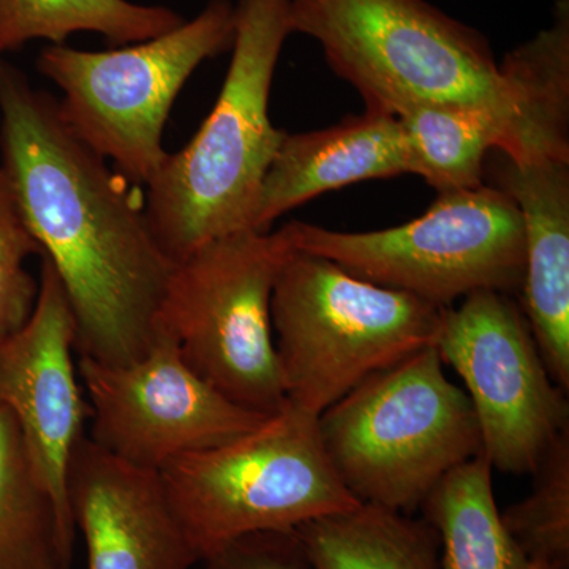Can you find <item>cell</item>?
I'll return each mask as SVG.
<instances>
[{"mask_svg":"<svg viewBox=\"0 0 569 569\" xmlns=\"http://www.w3.org/2000/svg\"><path fill=\"white\" fill-rule=\"evenodd\" d=\"M67 498L88 569H190L201 561L160 471L133 466L89 437L71 455Z\"/></svg>","mask_w":569,"mask_h":569,"instance_id":"cell-13","label":"cell"},{"mask_svg":"<svg viewBox=\"0 0 569 569\" xmlns=\"http://www.w3.org/2000/svg\"><path fill=\"white\" fill-rule=\"evenodd\" d=\"M288 24L320 44L326 61L361 93L367 110L399 116L452 107L518 123L515 92L489 41L427 0H290Z\"/></svg>","mask_w":569,"mask_h":569,"instance_id":"cell-3","label":"cell"},{"mask_svg":"<svg viewBox=\"0 0 569 569\" xmlns=\"http://www.w3.org/2000/svg\"><path fill=\"white\" fill-rule=\"evenodd\" d=\"M73 539L17 419L0 407V569H71Z\"/></svg>","mask_w":569,"mask_h":569,"instance_id":"cell-19","label":"cell"},{"mask_svg":"<svg viewBox=\"0 0 569 569\" xmlns=\"http://www.w3.org/2000/svg\"><path fill=\"white\" fill-rule=\"evenodd\" d=\"M433 347L466 385L490 467L533 473L569 429V402L550 377L522 307L500 291H475L443 309Z\"/></svg>","mask_w":569,"mask_h":569,"instance_id":"cell-10","label":"cell"},{"mask_svg":"<svg viewBox=\"0 0 569 569\" xmlns=\"http://www.w3.org/2000/svg\"><path fill=\"white\" fill-rule=\"evenodd\" d=\"M293 249L284 227L208 242L174 266L157 316V335L173 340L197 376L264 417L288 403L271 298Z\"/></svg>","mask_w":569,"mask_h":569,"instance_id":"cell-6","label":"cell"},{"mask_svg":"<svg viewBox=\"0 0 569 569\" xmlns=\"http://www.w3.org/2000/svg\"><path fill=\"white\" fill-rule=\"evenodd\" d=\"M0 167L26 224L61 280L74 350L126 366L151 350L174 264L142 200L62 118L59 102L0 56Z\"/></svg>","mask_w":569,"mask_h":569,"instance_id":"cell-1","label":"cell"},{"mask_svg":"<svg viewBox=\"0 0 569 569\" xmlns=\"http://www.w3.org/2000/svg\"><path fill=\"white\" fill-rule=\"evenodd\" d=\"M0 167V343L28 323L39 296V282L26 269V261L40 254Z\"/></svg>","mask_w":569,"mask_h":569,"instance_id":"cell-23","label":"cell"},{"mask_svg":"<svg viewBox=\"0 0 569 569\" xmlns=\"http://www.w3.org/2000/svg\"><path fill=\"white\" fill-rule=\"evenodd\" d=\"M290 0H238L230 67L212 111L146 183L144 211L162 252L179 264L208 242L253 231L264 176L283 130L269 118Z\"/></svg>","mask_w":569,"mask_h":569,"instance_id":"cell-2","label":"cell"},{"mask_svg":"<svg viewBox=\"0 0 569 569\" xmlns=\"http://www.w3.org/2000/svg\"><path fill=\"white\" fill-rule=\"evenodd\" d=\"M436 347L373 373L317 418L337 477L361 503L413 515L449 471L482 455L467 392Z\"/></svg>","mask_w":569,"mask_h":569,"instance_id":"cell-4","label":"cell"},{"mask_svg":"<svg viewBox=\"0 0 569 569\" xmlns=\"http://www.w3.org/2000/svg\"><path fill=\"white\" fill-rule=\"evenodd\" d=\"M78 377L91 407L89 438L148 470L160 471L183 455L228 443L269 418L220 395L163 335L132 365L107 366L80 356Z\"/></svg>","mask_w":569,"mask_h":569,"instance_id":"cell-11","label":"cell"},{"mask_svg":"<svg viewBox=\"0 0 569 569\" xmlns=\"http://www.w3.org/2000/svg\"><path fill=\"white\" fill-rule=\"evenodd\" d=\"M500 153V152H498ZM501 156V153H500ZM496 187L518 206L526 234L522 312L550 377L569 391V160L493 167Z\"/></svg>","mask_w":569,"mask_h":569,"instance_id":"cell-14","label":"cell"},{"mask_svg":"<svg viewBox=\"0 0 569 569\" xmlns=\"http://www.w3.org/2000/svg\"><path fill=\"white\" fill-rule=\"evenodd\" d=\"M317 418L287 403L244 436L160 470L201 561L242 535L295 530L361 505L329 462Z\"/></svg>","mask_w":569,"mask_h":569,"instance_id":"cell-7","label":"cell"},{"mask_svg":"<svg viewBox=\"0 0 569 569\" xmlns=\"http://www.w3.org/2000/svg\"><path fill=\"white\" fill-rule=\"evenodd\" d=\"M230 0H209L173 31L108 51L51 44L37 70L62 92V118L92 151L133 186H146L163 163V130L178 93L208 59L231 50Z\"/></svg>","mask_w":569,"mask_h":569,"instance_id":"cell-8","label":"cell"},{"mask_svg":"<svg viewBox=\"0 0 569 569\" xmlns=\"http://www.w3.org/2000/svg\"><path fill=\"white\" fill-rule=\"evenodd\" d=\"M441 316V307L295 247L271 298L288 403L320 417L366 378L433 346Z\"/></svg>","mask_w":569,"mask_h":569,"instance_id":"cell-5","label":"cell"},{"mask_svg":"<svg viewBox=\"0 0 569 569\" xmlns=\"http://www.w3.org/2000/svg\"><path fill=\"white\" fill-rule=\"evenodd\" d=\"M74 342L77 328L69 299L54 268L41 257L32 316L17 335L0 343V407L17 419L37 473L63 522L73 530L67 471L84 437L86 419L91 418L78 383Z\"/></svg>","mask_w":569,"mask_h":569,"instance_id":"cell-12","label":"cell"},{"mask_svg":"<svg viewBox=\"0 0 569 569\" xmlns=\"http://www.w3.org/2000/svg\"><path fill=\"white\" fill-rule=\"evenodd\" d=\"M183 21L170 7L130 0H0V56L33 40L63 44L78 32L99 33L123 47L156 39Z\"/></svg>","mask_w":569,"mask_h":569,"instance_id":"cell-21","label":"cell"},{"mask_svg":"<svg viewBox=\"0 0 569 569\" xmlns=\"http://www.w3.org/2000/svg\"><path fill=\"white\" fill-rule=\"evenodd\" d=\"M284 228L296 249L441 309L479 290L522 291V216L496 186L438 193L421 217L387 230L343 233L298 220Z\"/></svg>","mask_w":569,"mask_h":569,"instance_id":"cell-9","label":"cell"},{"mask_svg":"<svg viewBox=\"0 0 569 569\" xmlns=\"http://www.w3.org/2000/svg\"><path fill=\"white\" fill-rule=\"evenodd\" d=\"M295 531L313 569H441L436 529L377 505L309 520Z\"/></svg>","mask_w":569,"mask_h":569,"instance_id":"cell-18","label":"cell"},{"mask_svg":"<svg viewBox=\"0 0 569 569\" xmlns=\"http://www.w3.org/2000/svg\"><path fill=\"white\" fill-rule=\"evenodd\" d=\"M485 456L449 471L419 511L440 539L441 569H556L535 561L505 529Z\"/></svg>","mask_w":569,"mask_h":569,"instance_id":"cell-17","label":"cell"},{"mask_svg":"<svg viewBox=\"0 0 569 569\" xmlns=\"http://www.w3.org/2000/svg\"><path fill=\"white\" fill-rule=\"evenodd\" d=\"M498 66L518 102L515 146L505 157L569 160V0H557L548 28Z\"/></svg>","mask_w":569,"mask_h":569,"instance_id":"cell-16","label":"cell"},{"mask_svg":"<svg viewBox=\"0 0 569 569\" xmlns=\"http://www.w3.org/2000/svg\"><path fill=\"white\" fill-rule=\"evenodd\" d=\"M204 569H313L295 530H266L224 542L206 557Z\"/></svg>","mask_w":569,"mask_h":569,"instance_id":"cell-24","label":"cell"},{"mask_svg":"<svg viewBox=\"0 0 569 569\" xmlns=\"http://www.w3.org/2000/svg\"><path fill=\"white\" fill-rule=\"evenodd\" d=\"M408 173L396 116L366 110L316 132L284 134L264 176L253 231H271L277 219L326 192L350 183Z\"/></svg>","mask_w":569,"mask_h":569,"instance_id":"cell-15","label":"cell"},{"mask_svg":"<svg viewBox=\"0 0 569 569\" xmlns=\"http://www.w3.org/2000/svg\"><path fill=\"white\" fill-rule=\"evenodd\" d=\"M406 142L408 173L421 176L438 193L485 186L490 151L505 152L507 122L488 112L452 107L411 108L397 116Z\"/></svg>","mask_w":569,"mask_h":569,"instance_id":"cell-20","label":"cell"},{"mask_svg":"<svg viewBox=\"0 0 569 569\" xmlns=\"http://www.w3.org/2000/svg\"><path fill=\"white\" fill-rule=\"evenodd\" d=\"M531 475L530 496L500 512L501 522L530 559L569 569V429Z\"/></svg>","mask_w":569,"mask_h":569,"instance_id":"cell-22","label":"cell"}]
</instances>
